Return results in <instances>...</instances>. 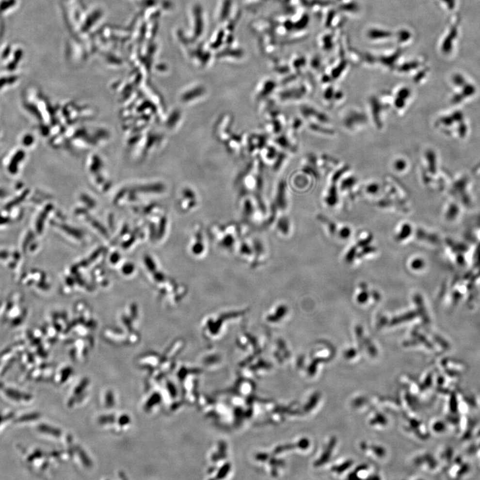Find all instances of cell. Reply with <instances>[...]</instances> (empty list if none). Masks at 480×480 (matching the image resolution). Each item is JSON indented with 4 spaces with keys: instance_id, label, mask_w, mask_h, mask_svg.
<instances>
[{
    "instance_id": "obj_1",
    "label": "cell",
    "mask_w": 480,
    "mask_h": 480,
    "mask_svg": "<svg viewBox=\"0 0 480 480\" xmlns=\"http://www.w3.org/2000/svg\"><path fill=\"white\" fill-rule=\"evenodd\" d=\"M349 234H350V230L349 229L347 228L344 229V230H343L342 233H341V235H342V236H344V237L345 238L348 237V236H349Z\"/></svg>"
}]
</instances>
